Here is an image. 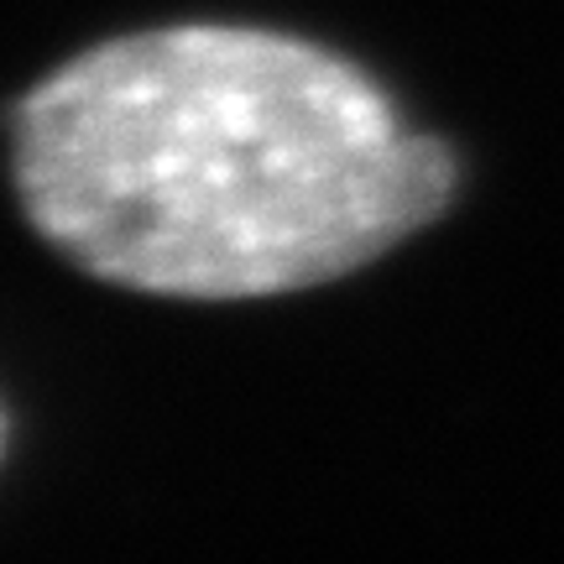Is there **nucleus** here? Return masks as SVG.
<instances>
[{
	"mask_svg": "<svg viewBox=\"0 0 564 564\" xmlns=\"http://www.w3.org/2000/svg\"><path fill=\"white\" fill-rule=\"evenodd\" d=\"M11 183L79 272L225 303L377 262L444 215L455 158L340 53L158 26L68 58L11 110Z\"/></svg>",
	"mask_w": 564,
	"mask_h": 564,
	"instance_id": "1",
	"label": "nucleus"
}]
</instances>
